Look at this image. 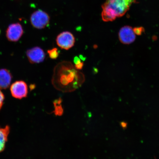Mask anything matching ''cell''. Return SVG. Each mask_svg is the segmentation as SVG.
Listing matches in <instances>:
<instances>
[{"mask_svg": "<svg viewBox=\"0 0 159 159\" xmlns=\"http://www.w3.org/2000/svg\"><path fill=\"white\" fill-rule=\"evenodd\" d=\"M48 53L49 57L51 59H55L59 57V52L58 49L57 48H54L48 51Z\"/></svg>", "mask_w": 159, "mask_h": 159, "instance_id": "obj_11", "label": "cell"}, {"mask_svg": "<svg viewBox=\"0 0 159 159\" xmlns=\"http://www.w3.org/2000/svg\"><path fill=\"white\" fill-rule=\"evenodd\" d=\"M0 33H1V31H0Z\"/></svg>", "mask_w": 159, "mask_h": 159, "instance_id": "obj_20", "label": "cell"}, {"mask_svg": "<svg viewBox=\"0 0 159 159\" xmlns=\"http://www.w3.org/2000/svg\"><path fill=\"white\" fill-rule=\"evenodd\" d=\"M26 55L30 62L32 64L43 62L45 57V53L43 50L38 47L28 50Z\"/></svg>", "mask_w": 159, "mask_h": 159, "instance_id": "obj_7", "label": "cell"}, {"mask_svg": "<svg viewBox=\"0 0 159 159\" xmlns=\"http://www.w3.org/2000/svg\"><path fill=\"white\" fill-rule=\"evenodd\" d=\"M84 66V63L81 62L76 65H75V67L78 70H80L83 69V67Z\"/></svg>", "mask_w": 159, "mask_h": 159, "instance_id": "obj_16", "label": "cell"}, {"mask_svg": "<svg viewBox=\"0 0 159 159\" xmlns=\"http://www.w3.org/2000/svg\"><path fill=\"white\" fill-rule=\"evenodd\" d=\"M56 116H61L64 112V110L61 104L57 105L55 107V110L53 111Z\"/></svg>", "mask_w": 159, "mask_h": 159, "instance_id": "obj_12", "label": "cell"}, {"mask_svg": "<svg viewBox=\"0 0 159 159\" xmlns=\"http://www.w3.org/2000/svg\"><path fill=\"white\" fill-rule=\"evenodd\" d=\"M85 81L83 73L69 61H62L55 67L52 82L56 89L63 92H71Z\"/></svg>", "mask_w": 159, "mask_h": 159, "instance_id": "obj_1", "label": "cell"}, {"mask_svg": "<svg viewBox=\"0 0 159 159\" xmlns=\"http://www.w3.org/2000/svg\"><path fill=\"white\" fill-rule=\"evenodd\" d=\"M12 76L10 71L7 69H0V89H7L9 87Z\"/></svg>", "mask_w": 159, "mask_h": 159, "instance_id": "obj_9", "label": "cell"}, {"mask_svg": "<svg viewBox=\"0 0 159 159\" xmlns=\"http://www.w3.org/2000/svg\"><path fill=\"white\" fill-rule=\"evenodd\" d=\"M135 0H106L102 6L101 14L103 21H114L124 15Z\"/></svg>", "mask_w": 159, "mask_h": 159, "instance_id": "obj_2", "label": "cell"}, {"mask_svg": "<svg viewBox=\"0 0 159 159\" xmlns=\"http://www.w3.org/2000/svg\"><path fill=\"white\" fill-rule=\"evenodd\" d=\"M120 125L121 127L124 129H125L127 128V126H128V124L125 121H122L120 123Z\"/></svg>", "mask_w": 159, "mask_h": 159, "instance_id": "obj_17", "label": "cell"}, {"mask_svg": "<svg viewBox=\"0 0 159 159\" xmlns=\"http://www.w3.org/2000/svg\"><path fill=\"white\" fill-rule=\"evenodd\" d=\"M62 102V99L61 98H59L58 99H55L53 101V105L54 107L57 105H60L61 104V103Z\"/></svg>", "mask_w": 159, "mask_h": 159, "instance_id": "obj_15", "label": "cell"}, {"mask_svg": "<svg viewBox=\"0 0 159 159\" xmlns=\"http://www.w3.org/2000/svg\"><path fill=\"white\" fill-rule=\"evenodd\" d=\"M23 33V29L20 24L13 23L8 27L6 31V37L9 41L15 42L19 40Z\"/></svg>", "mask_w": 159, "mask_h": 159, "instance_id": "obj_6", "label": "cell"}, {"mask_svg": "<svg viewBox=\"0 0 159 159\" xmlns=\"http://www.w3.org/2000/svg\"><path fill=\"white\" fill-rule=\"evenodd\" d=\"M10 130L9 126H6L5 128H2L0 126V152L4 150Z\"/></svg>", "mask_w": 159, "mask_h": 159, "instance_id": "obj_10", "label": "cell"}, {"mask_svg": "<svg viewBox=\"0 0 159 159\" xmlns=\"http://www.w3.org/2000/svg\"><path fill=\"white\" fill-rule=\"evenodd\" d=\"M30 20L33 27L37 29H42L49 24L50 17L45 12L39 10L31 15Z\"/></svg>", "mask_w": 159, "mask_h": 159, "instance_id": "obj_3", "label": "cell"}, {"mask_svg": "<svg viewBox=\"0 0 159 159\" xmlns=\"http://www.w3.org/2000/svg\"><path fill=\"white\" fill-rule=\"evenodd\" d=\"M57 44L61 49L68 50L74 46L75 39L74 35L69 31H64L57 37Z\"/></svg>", "mask_w": 159, "mask_h": 159, "instance_id": "obj_4", "label": "cell"}, {"mask_svg": "<svg viewBox=\"0 0 159 159\" xmlns=\"http://www.w3.org/2000/svg\"><path fill=\"white\" fill-rule=\"evenodd\" d=\"M10 90L12 96L16 98L21 99L27 96L28 93L27 85L23 81H17L11 85Z\"/></svg>", "mask_w": 159, "mask_h": 159, "instance_id": "obj_5", "label": "cell"}, {"mask_svg": "<svg viewBox=\"0 0 159 159\" xmlns=\"http://www.w3.org/2000/svg\"><path fill=\"white\" fill-rule=\"evenodd\" d=\"M119 38L122 43L125 44H129L134 41L136 36L132 27L129 26H125L119 31Z\"/></svg>", "mask_w": 159, "mask_h": 159, "instance_id": "obj_8", "label": "cell"}, {"mask_svg": "<svg viewBox=\"0 0 159 159\" xmlns=\"http://www.w3.org/2000/svg\"><path fill=\"white\" fill-rule=\"evenodd\" d=\"M81 62L80 58H79L77 56L75 57H74V62L75 65L79 64Z\"/></svg>", "mask_w": 159, "mask_h": 159, "instance_id": "obj_18", "label": "cell"}, {"mask_svg": "<svg viewBox=\"0 0 159 159\" xmlns=\"http://www.w3.org/2000/svg\"><path fill=\"white\" fill-rule=\"evenodd\" d=\"M155 159H156V158L155 157Z\"/></svg>", "mask_w": 159, "mask_h": 159, "instance_id": "obj_19", "label": "cell"}, {"mask_svg": "<svg viewBox=\"0 0 159 159\" xmlns=\"http://www.w3.org/2000/svg\"><path fill=\"white\" fill-rule=\"evenodd\" d=\"M5 99V96L2 92L0 90V110L3 106V101Z\"/></svg>", "mask_w": 159, "mask_h": 159, "instance_id": "obj_14", "label": "cell"}, {"mask_svg": "<svg viewBox=\"0 0 159 159\" xmlns=\"http://www.w3.org/2000/svg\"><path fill=\"white\" fill-rule=\"evenodd\" d=\"M133 30L135 34L139 35H142L144 31V29L143 27H135Z\"/></svg>", "mask_w": 159, "mask_h": 159, "instance_id": "obj_13", "label": "cell"}]
</instances>
